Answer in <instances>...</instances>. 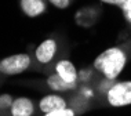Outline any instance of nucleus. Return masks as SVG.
<instances>
[{
    "label": "nucleus",
    "mask_w": 131,
    "mask_h": 116,
    "mask_svg": "<svg viewBox=\"0 0 131 116\" xmlns=\"http://www.w3.org/2000/svg\"><path fill=\"white\" fill-rule=\"evenodd\" d=\"M102 3H106V4H112V6H116L117 7V0H100Z\"/></svg>",
    "instance_id": "obj_15"
},
{
    "label": "nucleus",
    "mask_w": 131,
    "mask_h": 116,
    "mask_svg": "<svg viewBox=\"0 0 131 116\" xmlns=\"http://www.w3.org/2000/svg\"><path fill=\"white\" fill-rule=\"evenodd\" d=\"M66 107H69L68 100L63 98L62 96H59V94H57V93L46 94L37 104V108L41 113H47V112L61 109V108H66Z\"/></svg>",
    "instance_id": "obj_6"
},
{
    "label": "nucleus",
    "mask_w": 131,
    "mask_h": 116,
    "mask_svg": "<svg viewBox=\"0 0 131 116\" xmlns=\"http://www.w3.org/2000/svg\"><path fill=\"white\" fill-rule=\"evenodd\" d=\"M122 11H123V15H124L127 24H128V25L131 26V4L122 7Z\"/></svg>",
    "instance_id": "obj_13"
},
{
    "label": "nucleus",
    "mask_w": 131,
    "mask_h": 116,
    "mask_svg": "<svg viewBox=\"0 0 131 116\" xmlns=\"http://www.w3.org/2000/svg\"><path fill=\"white\" fill-rule=\"evenodd\" d=\"M128 4H131V0H117V7H120V8Z\"/></svg>",
    "instance_id": "obj_14"
},
{
    "label": "nucleus",
    "mask_w": 131,
    "mask_h": 116,
    "mask_svg": "<svg viewBox=\"0 0 131 116\" xmlns=\"http://www.w3.org/2000/svg\"><path fill=\"white\" fill-rule=\"evenodd\" d=\"M36 111V104L28 97H17L13 100L10 107V116H33Z\"/></svg>",
    "instance_id": "obj_7"
},
{
    "label": "nucleus",
    "mask_w": 131,
    "mask_h": 116,
    "mask_svg": "<svg viewBox=\"0 0 131 116\" xmlns=\"http://www.w3.org/2000/svg\"><path fill=\"white\" fill-rule=\"evenodd\" d=\"M46 84H47L48 89H51L54 93H66V91H72L77 87V84H72L68 83L62 79L59 75L57 73H51L50 76L46 79Z\"/></svg>",
    "instance_id": "obj_9"
},
{
    "label": "nucleus",
    "mask_w": 131,
    "mask_h": 116,
    "mask_svg": "<svg viewBox=\"0 0 131 116\" xmlns=\"http://www.w3.org/2000/svg\"><path fill=\"white\" fill-rule=\"evenodd\" d=\"M32 57L28 52L13 54L0 59V73L4 76H17L21 75L30 68Z\"/></svg>",
    "instance_id": "obj_3"
},
{
    "label": "nucleus",
    "mask_w": 131,
    "mask_h": 116,
    "mask_svg": "<svg viewBox=\"0 0 131 116\" xmlns=\"http://www.w3.org/2000/svg\"><path fill=\"white\" fill-rule=\"evenodd\" d=\"M131 59V39L117 46L104 50L94 59L93 65L97 72L104 77L116 80L126 68L127 62Z\"/></svg>",
    "instance_id": "obj_1"
},
{
    "label": "nucleus",
    "mask_w": 131,
    "mask_h": 116,
    "mask_svg": "<svg viewBox=\"0 0 131 116\" xmlns=\"http://www.w3.org/2000/svg\"><path fill=\"white\" fill-rule=\"evenodd\" d=\"M43 116H77V111L75 108H61V109H55L51 112H47V113H43Z\"/></svg>",
    "instance_id": "obj_10"
},
{
    "label": "nucleus",
    "mask_w": 131,
    "mask_h": 116,
    "mask_svg": "<svg viewBox=\"0 0 131 116\" xmlns=\"http://www.w3.org/2000/svg\"><path fill=\"white\" fill-rule=\"evenodd\" d=\"M47 2L50 3V4H52L54 7H57V8H59V10H66L70 7L73 0H47Z\"/></svg>",
    "instance_id": "obj_11"
},
{
    "label": "nucleus",
    "mask_w": 131,
    "mask_h": 116,
    "mask_svg": "<svg viewBox=\"0 0 131 116\" xmlns=\"http://www.w3.org/2000/svg\"><path fill=\"white\" fill-rule=\"evenodd\" d=\"M19 7L26 17L36 18L47 11V0H19Z\"/></svg>",
    "instance_id": "obj_8"
},
{
    "label": "nucleus",
    "mask_w": 131,
    "mask_h": 116,
    "mask_svg": "<svg viewBox=\"0 0 131 116\" xmlns=\"http://www.w3.org/2000/svg\"><path fill=\"white\" fill-rule=\"evenodd\" d=\"M54 72L68 83H72V84L79 83V72H77L76 66L73 65V62L68 58L58 59L57 64L54 65Z\"/></svg>",
    "instance_id": "obj_5"
},
{
    "label": "nucleus",
    "mask_w": 131,
    "mask_h": 116,
    "mask_svg": "<svg viewBox=\"0 0 131 116\" xmlns=\"http://www.w3.org/2000/svg\"><path fill=\"white\" fill-rule=\"evenodd\" d=\"M13 98L10 94H2L0 96V109H10Z\"/></svg>",
    "instance_id": "obj_12"
},
{
    "label": "nucleus",
    "mask_w": 131,
    "mask_h": 116,
    "mask_svg": "<svg viewBox=\"0 0 131 116\" xmlns=\"http://www.w3.org/2000/svg\"><path fill=\"white\" fill-rule=\"evenodd\" d=\"M105 102L112 108H123L131 105V80L115 82L104 94Z\"/></svg>",
    "instance_id": "obj_2"
},
{
    "label": "nucleus",
    "mask_w": 131,
    "mask_h": 116,
    "mask_svg": "<svg viewBox=\"0 0 131 116\" xmlns=\"http://www.w3.org/2000/svg\"><path fill=\"white\" fill-rule=\"evenodd\" d=\"M58 54V40L55 37H47L35 48V59L40 65H48Z\"/></svg>",
    "instance_id": "obj_4"
}]
</instances>
